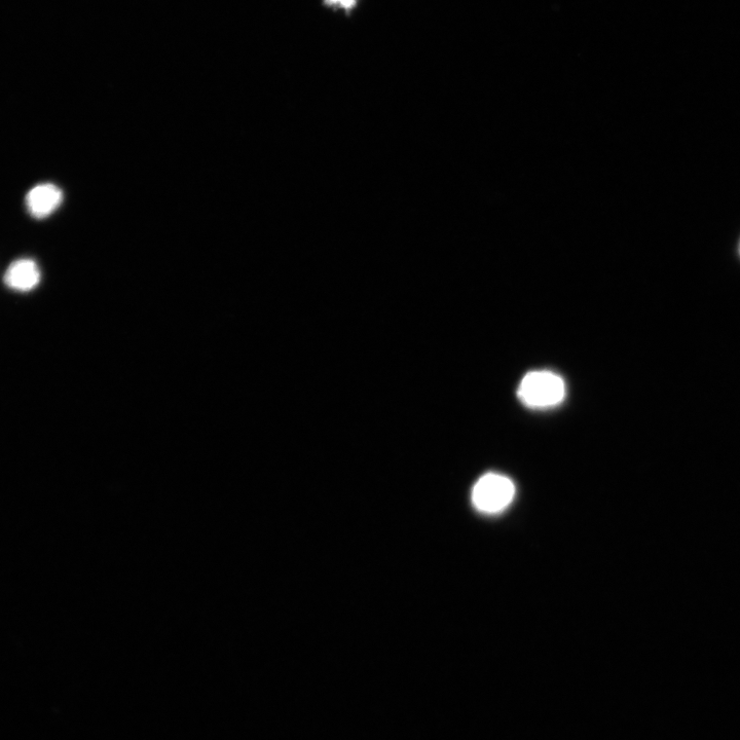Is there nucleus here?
Instances as JSON below:
<instances>
[{"mask_svg":"<svg viewBox=\"0 0 740 740\" xmlns=\"http://www.w3.org/2000/svg\"><path fill=\"white\" fill-rule=\"evenodd\" d=\"M518 397L532 409H548L561 403L566 394L563 379L547 370L529 373L518 387Z\"/></svg>","mask_w":740,"mask_h":740,"instance_id":"1","label":"nucleus"},{"mask_svg":"<svg viewBox=\"0 0 740 740\" xmlns=\"http://www.w3.org/2000/svg\"><path fill=\"white\" fill-rule=\"evenodd\" d=\"M515 487L508 477L488 473L479 478L472 491L474 506L485 513L504 510L513 500Z\"/></svg>","mask_w":740,"mask_h":740,"instance_id":"2","label":"nucleus"},{"mask_svg":"<svg viewBox=\"0 0 740 740\" xmlns=\"http://www.w3.org/2000/svg\"><path fill=\"white\" fill-rule=\"evenodd\" d=\"M63 201V193L52 183L36 185L26 196L28 212L37 219H43L54 213Z\"/></svg>","mask_w":740,"mask_h":740,"instance_id":"3","label":"nucleus"},{"mask_svg":"<svg viewBox=\"0 0 740 740\" xmlns=\"http://www.w3.org/2000/svg\"><path fill=\"white\" fill-rule=\"evenodd\" d=\"M5 282L14 290L27 292L40 284L41 270L32 259H19L9 267Z\"/></svg>","mask_w":740,"mask_h":740,"instance_id":"4","label":"nucleus"},{"mask_svg":"<svg viewBox=\"0 0 740 740\" xmlns=\"http://www.w3.org/2000/svg\"><path fill=\"white\" fill-rule=\"evenodd\" d=\"M329 4H341L346 9H351L354 6L355 0H327Z\"/></svg>","mask_w":740,"mask_h":740,"instance_id":"5","label":"nucleus"}]
</instances>
